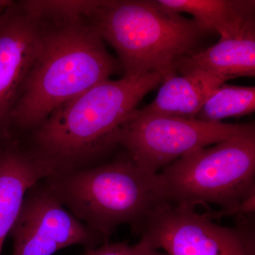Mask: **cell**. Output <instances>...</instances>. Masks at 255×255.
<instances>
[{"instance_id": "obj_3", "label": "cell", "mask_w": 255, "mask_h": 255, "mask_svg": "<svg viewBox=\"0 0 255 255\" xmlns=\"http://www.w3.org/2000/svg\"><path fill=\"white\" fill-rule=\"evenodd\" d=\"M46 186L74 216L103 240L121 225L132 229L166 199L158 173H150L127 153L110 163L63 169Z\"/></svg>"}, {"instance_id": "obj_10", "label": "cell", "mask_w": 255, "mask_h": 255, "mask_svg": "<svg viewBox=\"0 0 255 255\" xmlns=\"http://www.w3.org/2000/svg\"><path fill=\"white\" fill-rule=\"evenodd\" d=\"M179 75H197L222 85L231 79L255 76V25L236 36L220 38L214 46L179 58Z\"/></svg>"}, {"instance_id": "obj_4", "label": "cell", "mask_w": 255, "mask_h": 255, "mask_svg": "<svg viewBox=\"0 0 255 255\" xmlns=\"http://www.w3.org/2000/svg\"><path fill=\"white\" fill-rule=\"evenodd\" d=\"M90 26L118 53L124 77L176 73L179 58L196 53L210 31L160 7L156 0H105L89 15Z\"/></svg>"}, {"instance_id": "obj_16", "label": "cell", "mask_w": 255, "mask_h": 255, "mask_svg": "<svg viewBox=\"0 0 255 255\" xmlns=\"http://www.w3.org/2000/svg\"><path fill=\"white\" fill-rule=\"evenodd\" d=\"M81 255H168L161 253L150 246L148 243L140 240L137 244L128 245L127 243H106L99 248L87 250Z\"/></svg>"}, {"instance_id": "obj_6", "label": "cell", "mask_w": 255, "mask_h": 255, "mask_svg": "<svg viewBox=\"0 0 255 255\" xmlns=\"http://www.w3.org/2000/svg\"><path fill=\"white\" fill-rule=\"evenodd\" d=\"M253 131L252 123H208L135 110L119 129L114 144L123 146L140 168L155 174L189 152Z\"/></svg>"}, {"instance_id": "obj_12", "label": "cell", "mask_w": 255, "mask_h": 255, "mask_svg": "<svg viewBox=\"0 0 255 255\" xmlns=\"http://www.w3.org/2000/svg\"><path fill=\"white\" fill-rule=\"evenodd\" d=\"M162 9L194 19L221 38L236 36L255 25V1L252 0H156Z\"/></svg>"}, {"instance_id": "obj_14", "label": "cell", "mask_w": 255, "mask_h": 255, "mask_svg": "<svg viewBox=\"0 0 255 255\" xmlns=\"http://www.w3.org/2000/svg\"><path fill=\"white\" fill-rule=\"evenodd\" d=\"M255 110V87L223 84L206 101L195 119L208 123H220L223 119L243 117Z\"/></svg>"}, {"instance_id": "obj_8", "label": "cell", "mask_w": 255, "mask_h": 255, "mask_svg": "<svg viewBox=\"0 0 255 255\" xmlns=\"http://www.w3.org/2000/svg\"><path fill=\"white\" fill-rule=\"evenodd\" d=\"M37 184L25 196L10 232L13 255H53L75 245L97 248L103 238L68 212L46 185Z\"/></svg>"}, {"instance_id": "obj_1", "label": "cell", "mask_w": 255, "mask_h": 255, "mask_svg": "<svg viewBox=\"0 0 255 255\" xmlns=\"http://www.w3.org/2000/svg\"><path fill=\"white\" fill-rule=\"evenodd\" d=\"M163 80L157 71L108 79L60 105L38 126L41 155L63 170L103 153L115 145L119 129L143 97Z\"/></svg>"}, {"instance_id": "obj_5", "label": "cell", "mask_w": 255, "mask_h": 255, "mask_svg": "<svg viewBox=\"0 0 255 255\" xmlns=\"http://www.w3.org/2000/svg\"><path fill=\"white\" fill-rule=\"evenodd\" d=\"M159 175L169 202L219 206L208 211L212 220L250 216L255 210V131L189 152Z\"/></svg>"}, {"instance_id": "obj_7", "label": "cell", "mask_w": 255, "mask_h": 255, "mask_svg": "<svg viewBox=\"0 0 255 255\" xmlns=\"http://www.w3.org/2000/svg\"><path fill=\"white\" fill-rule=\"evenodd\" d=\"M238 219L236 228L223 227L194 207L164 201L133 231L168 255H255L253 225Z\"/></svg>"}, {"instance_id": "obj_2", "label": "cell", "mask_w": 255, "mask_h": 255, "mask_svg": "<svg viewBox=\"0 0 255 255\" xmlns=\"http://www.w3.org/2000/svg\"><path fill=\"white\" fill-rule=\"evenodd\" d=\"M80 20H63L53 31H43L39 52L8 117L20 127H38L60 105L117 70L103 40Z\"/></svg>"}, {"instance_id": "obj_11", "label": "cell", "mask_w": 255, "mask_h": 255, "mask_svg": "<svg viewBox=\"0 0 255 255\" xmlns=\"http://www.w3.org/2000/svg\"><path fill=\"white\" fill-rule=\"evenodd\" d=\"M58 170L54 162L42 155L14 148L0 153V255L28 191Z\"/></svg>"}, {"instance_id": "obj_17", "label": "cell", "mask_w": 255, "mask_h": 255, "mask_svg": "<svg viewBox=\"0 0 255 255\" xmlns=\"http://www.w3.org/2000/svg\"><path fill=\"white\" fill-rule=\"evenodd\" d=\"M14 5L12 1L9 0H0V9H9L11 6Z\"/></svg>"}, {"instance_id": "obj_9", "label": "cell", "mask_w": 255, "mask_h": 255, "mask_svg": "<svg viewBox=\"0 0 255 255\" xmlns=\"http://www.w3.org/2000/svg\"><path fill=\"white\" fill-rule=\"evenodd\" d=\"M38 21L14 5L0 15V123L9 117L39 52Z\"/></svg>"}, {"instance_id": "obj_15", "label": "cell", "mask_w": 255, "mask_h": 255, "mask_svg": "<svg viewBox=\"0 0 255 255\" xmlns=\"http://www.w3.org/2000/svg\"><path fill=\"white\" fill-rule=\"evenodd\" d=\"M101 1H28L23 3L24 10L31 16L54 17L58 20L81 19L91 14Z\"/></svg>"}, {"instance_id": "obj_13", "label": "cell", "mask_w": 255, "mask_h": 255, "mask_svg": "<svg viewBox=\"0 0 255 255\" xmlns=\"http://www.w3.org/2000/svg\"><path fill=\"white\" fill-rule=\"evenodd\" d=\"M155 100L140 110L143 113L195 119L221 85L197 75L174 73L164 78Z\"/></svg>"}]
</instances>
